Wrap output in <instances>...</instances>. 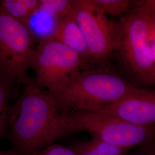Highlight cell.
<instances>
[{
    "label": "cell",
    "mask_w": 155,
    "mask_h": 155,
    "mask_svg": "<svg viewBox=\"0 0 155 155\" xmlns=\"http://www.w3.org/2000/svg\"><path fill=\"white\" fill-rule=\"evenodd\" d=\"M116 117L133 124H155V90L135 87L125 97L95 111Z\"/></svg>",
    "instance_id": "8"
},
{
    "label": "cell",
    "mask_w": 155,
    "mask_h": 155,
    "mask_svg": "<svg viewBox=\"0 0 155 155\" xmlns=\"http://www.w3.org/2000/svg\"><path fill=\"white\" fill-rule=\"evenodd\" d=\"M70 113L55 96L29 81L9 109L7 129L15 152L35 155L74 133Z\"/></svg>",
    "instance_id": "1"
},
{
    "label": "cell",
    "mask_w": 155,
    "mask_h": 155,
    "mask_svg": "<svg viewBox=\"0 0 155 155\" xmlns=\"http://www.w3.org/2000/svg\"><path fill=\"white\" fill-rule=\"evenodd\" d=\"M0 155H18L16 152L12 151H0Z\"/></svg>",
    "instance_id": "19"
},
{
    "label": "cell",
    "mask_w": 155,
    "mask_h": 155,
    "mask_svg": "<svg viewBox=\"0 0 155 155\" xmlns=\"http://www.w3.org/2000/svg\"><path fill=\"white\" fill-rule=\"evenodd\" d=\"M116 28V50L133 78L148 85L155 67L149 45V17L131 7Z\"/></svg>",
    "instance_id": "4"
},
{
    "label": "cell",
    "mask_w": 155,
    "mask_h": 155,
    "mask_svg": "<svg viewBox=\"0 0 155 155\" xmlns=\"http://www.w3.org/2000/svg\"><path fill=\"white\" fill-rule=\"evenodd\" d=\"M70 122L74 133L85 131L91 137L127 150L144 145L155 134V124L137 125L95 111L70 112Z\"/></svg>",
    "instance_id": "5"
},
{
    "label": "cell",
    "mask_w": 155,
    "mask_h": 155,
    "mask_svg": "<svg viewBox=\"0 0 155 155\" xmlns=\"http://www.w3.org/2000/svg\"><path fill=\"white\" fill-rule=\"evenodd\" d=\"M143 145H145L146 155H155V134L150 140Z\"/></svg>",
    "instance_id": "18"
},
{
    "label": "cell",
    "mask_w": 155,
    "mask_h": 155,
    "mask_svg": "<svg viewBox=\"0 0 155 155\" xmlns=\"http://www.w3.org/2000/svg\"><path fill=\"white\" fill-rule=\"evenodd\" d=\"M136 87L106 68L85 70L58 98L69 112L97 111L122 100Z\"/></svg>",
    "instance_id": "2"
},
{
    "label": "cell",
    "mask_w": 155,
    "mask_h": 155,
    "mask_svg": "<svg viewBox=\"0 0 155 155\" xmlns=\"http://www.w3.org/2000/svg\"><path fill=\"white\" fill-rule=\"evenodd\" d=\"M39 10L57 21L67 16L72 10L74 0H41Z\"/></svg>",
    "instance_id": "13"
},
{
    "label": "cell",
    "mask_w": 155,
    "mask_h": 155,
    "mask_svg": "<svg viewBox=\"0 0 155 155\" xmlns=\"http://www.w3.org/2000/svg\"><path fill=\"white\" fill-rule=\"evenodd\" d=\"M27 25L0 9V72L12 82L25 84L36 48Z\"/></svg>",
    "instance_id": "6"
},
{
    "label": "cell",
    "mask_w": 155,
    "mask_h": 155,
    "mask_svg": "<svg viewBox=\"0 0 155 155\" xmlns=\"http://www.w3.org/2000/svg\"><path fill=\"white\" fill-rule=\"evenodd\" d=\"M89 62L53 37L39 41L31 63L35 83L58 97L85 70Z\"/></svg>",
    "instance_id": "3"
},
{
    "label": "cell",
    "mask_w": 155,
    "mask_h": 155,
    "mask_svg": "<svg viewBox=\"0 0 155 155\" xmlns=\"http://www.w3.org/2000/svg\"><path fill=\"white\" fill-rule=\"evenodd\" d=\"M70 148L77 155H125L129 150L94 137L77 142Z\"/></svg>",
    "instance_id": "10"
},
{
    "label": "cell",
    "mask_w": 155,
    "mask_h": 155,
    "mask_svg": "<svg viewBox=\"0 0 155 155\" xmlns=\"http://www.w3.org/2000/svg\"><path fill=\"white\" fill-rule=\"evenodd\" d=\"M12 83L11 80L0 72V138L8 128Z\"/></svg>",
    "instance_id": "12"
},
{
    "label": "cell",
    "mask_w": 155,
    "mask_h": 155,
    "mask_svg": "<svg viewBox=\"0 0 155 155\" xmlns=\"http://www.w3.org/2000/svg\"><path fill=\"white\" fill-rule=\"evenodd\" d=\"M72 12L86 42L91 63L103 68L116 48V24L100 11L93 0H74Z\"/></svg>",
    "instance_id": "7"
},
{
    "label": "cell",
    "mask_w": 155,
    "mask_h": 155,
    "mask_svg": "<svg viewBox=\"0 0 155 155\" xmlns=\"http://www.w3.org/2000/svg\"><path fill=\"white\" fill-rule=\"evenodd\" d=\"M95 4L104 15L119 16L129 11L132 1L129 0H93Z\"/></svg>",
    "instance_id": "14"
},
{
    "label": "cell",
    "mask_w": 155,
    "mask_h": 155,
    "mask_svg": "<svg viewBox=\"0 0 155 155\" xmlns=\"http://www.w3.org/2000/svg\"><path fill=\"white\" fill-rule=\"evenodd\" d=\"M52 37L91 62L87 45L72 10L58 21Z\"/></svg>",
    "instance_id": "9"
},
{
    "label": "cell",
    "mask_w": 155,
    "mask_h": 155,
    "mask_svg": "<svg viewBox=\"0 0 155 155\" xmlns=\"http://www.w3.org/2000/svg\"><path fill=\"white\" fill-rule=\"evenodd\" d=\"M131 7L143 12L148 16L155 18V0L132 1Z\"/></svg>",
    "instance_id": "15"
},
{
    "label": "cell",
    "mask_w": 155,
    "mask_h": 155,
    "mask_svg": "<svg viewBox=\"0 0 155 155\" xmlns=\"http://www.w3.org/2000/svg\"><path fill=\"white\" fill-rule=\"evenodd\" d=\"M35 155H77L70 148L54 144L40 150Z\"/></svg>",
    "instance_id": "16"
},
{
    "label": "cell",
    "mask_w": 155,
    "mask_h": 155,
    "mask_svg": "<svg viewBox=\"0 0 155 155\" xmlns=\"http://www.w3.org/2000/svg\"><path fill=\"white\" fill-rule=\"evenodd\" d=\"M40 5L38 0H2L0 9L17 20L27 24Z\"/></svg>",
    "instance_id": "11"
},
{
    "label": "cell",
    "mask_w": 155,
    "mask_h": 155,
    "mask_svg": "<svg viewBox=\"0 0 155 155\" xmlns=\"http://www.w3.org/2000/svg\"><path fill=\"white\" fill-rule=\"evenodd\" d=\"M149 17L150 29H149V45L152 59L155 65V18Z\"/></svg>",
    "instance_id": "17"
},
{
    "label": "cell",
    "mask_w": 155,
    "mask_h": 155,
    "mask_svg": "<svg viewBox=\"0 0 155 155\" xmlns=\"http://www.w3.org/2000/svg\"><path fill=\"white\" fill-rule=\"evenodd\" d=\"M152 84H155V70H154V71H153L152 76L151 79H150V80L148 85H152Z\"/></svg>",
    "instance_id": "20"
}]
</instances>
